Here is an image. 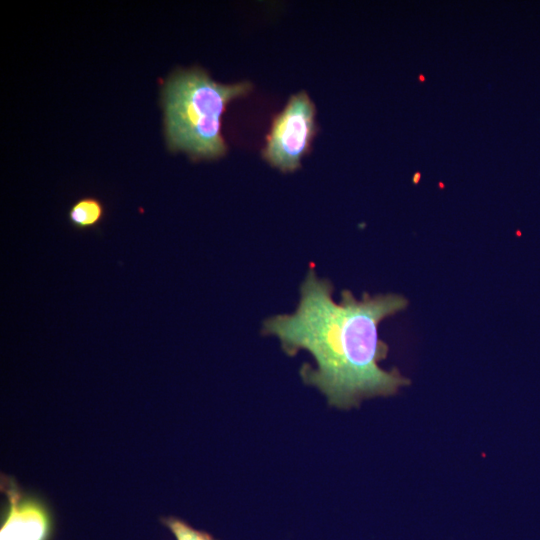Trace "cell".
Returning <instances> with one entry per match:
<instances>
[{
  "mask_svg": "<svg viewBox=\"0 0 540 540\" xmlns=\"http://www.w3.org/2000/svg\"><path fill=\"white\" fill-rule=\"evenodd\" d=\"M163 523L173 533L176 540H216L209 533L194 529L186 522L175 517L165 518Z\"/></svg>",
  "mask_w": 540,
  "mask_h": 540,
  "instance_id": "8992f818",
  "label": "cell"
},
{
  "mask_svg": "<svg viewBox=\"0 0 540 540\" xmlns=\"http://www.w3.org/2000/svg\"><path fill=\"white\" fill-rule=\"evenodd\" d=\"M105 216V207L94 196H84L69 208L67 218L70 225L79 231L97 228Z\"/></svg>",
  "mask_w": 540,
  "mask_h": 540,
  "instance_id": "5b68a950",
  "label": "cell"
},
{
  "mask_svg": "<svg viewBox=\"0 0 540 540\" xmlns=\"http://www.w3.org/2000/svg\"><path fill=\"white\" fill-rule=\"evenodd\" d=\"M2 489L8 498V509L0 540H48L52 521L45 505L21 493L11 480H5Z\"/></svg>",
  "mask_w": 540,
  "mask_h": 540,
  "instance_id": "277c9868",
  "label": "cell"
},
{
  "mask_svg": "<svg viewBox=\"0 0 540 540\" xmlns=\"http://www.w3.org/2000/svg\"><path fill=\"white\" fill-rule=\"evenodd\" d=\"M249 82L223 85L202 69L178 70L163 85L168 147L196 158H216L226 151L221 118L227 104L251 90Z\"/></svg>",
  "mask_w": 540,
  "mask_h": 540,
  "instance_id": "7a4b0ae2",
  "label": "cell"
},
{
  "mask_svg": "<svg viewBox=\"0 0 540 540\" xmlns=\"http://www.w3.org/2000/svg\"><path fill=\"white\" fill-rule=\"evenodd\" d=\"M315 132L314 104L305 92H299L275 117L263 157L282 172H293L309 152Z\"/></svg>",
  "mask_w": 540,
  "mask_h": 540,
  "instance_id": "3957f363",
  "label": "cell"
},
{
  "mask_svg": "<svg viewBox=\"0 0 540 540\" xmlns=\"http://www.w3.org/2000/svg\"><path fill=\"white\" fill-rule=\"evenodd\" d=\"M332 293L331 282L310 267L296 310L266 319L262 332L276 336L289 356L299 350L313 356L316 368L304 364L301 378L324 394L331 406L349 409L363 399L390 396L408 385L397 369L379 366L388 346L378 336L379 324L404 310L407 299L393 293H364L357 300L344 290L336 302Z\"/></svg>",
  "mask_w": 540,
  "mask_h": 540,
  "instance_id": "6da1fadb",
  "label": "cell"
}]
</instances>
